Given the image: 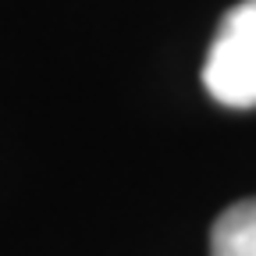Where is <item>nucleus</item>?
<instances>
[{
  "label": "nucleus",
  "instance_id": "nucleus-1",
  "mask_svg": "<svg viewBox=\"0 0 256 256\" xmlns=\"http://www.w3.org/2000/svg\"><path fill=\"white\" fill-rule=\"evenodd\" d=\"M203 86L224 107H256V0H242L220 18Z\"/></svg>",
  "mask_w": 256,
  "mask_h": 256
},
{
  "label": "nucleus",
  "instance_id": "nucleus-2",
  "mask_svg": "<svg viewBox=\"0 0 256 256\" xmlns=\"http://www.w3.org/2000/svg\"><path fill=\"white\" fill-rule=\"evenodd\" d=\"M210 256H256V200H242L214 220Z\"/></svg>",
  "mask_w": 256,
  "mask_h": 256
}]
</instances>
